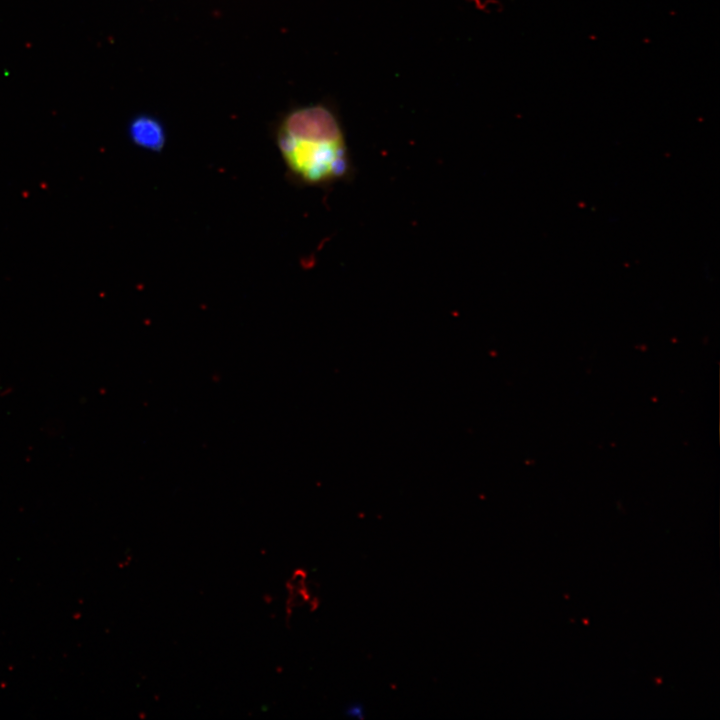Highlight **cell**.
<instances>
[{
  "mask_svg": "<svg viewBox=\"0 0 720 720\" xmlns=\"http://www.w3.org/2000/svg\"><path fill=\"white\" fill-rule=\"evenodd\" d=\"M275 143L287 175L296 185L328 188L352 176L343 127L324 104L289 112L276 130Z\"/></svg>",
  "mask_w": 720,
  "mask_h": 720,
  "instance_id": "obj_1",
  "label": "cell"
},
{
  "mask_svg": "<svg viewBox=\"0 0 720 720\" xmlns=\"http://www.w3.org/2000/svg\"><path fill=\"white\" fill-rule=\"evenodd\" d=\"M128 136L136 147L152 153H161L167 141L164 125L149 114H141L131 120Z\"/></svg>",
  "mask_w": 720,
  "mask_h": 720,
  "instance_id": "obj_2",
  "label": "cell"
}]
</instances>
